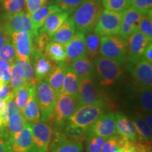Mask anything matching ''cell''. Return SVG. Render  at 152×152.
<instances>
[{"label":"cell","mask_w":152,"mask_h":152,"mask_svg":"<svg viewBox=\"0 0 152 152\" xmlns=\"http://www.w3.org/2000/svg\"><path fill=\"white\" fill-rule=\"evenodd\" d=\"M135 128L137 140L142 142H151V129L144 122V119L141 117H137L132 121Z\"/></svg>","instance_id":"obj_30"},{"label":"cell","mask_w":152,"mask_h":152,"mask_svg":"<svg viewBox=\"0 0 152 152\" xmlns=\"http://www.w3.org/2000/svg\"><path fill=\"white\" fill-rule=\"evenodd\" d=\"M60 11L61 10L57 5L42 6L34 11L33 13L30 14L29 16L32 22L33 23L35 28L37 30H39L43 26L45 20L49 15Z\"/></svg>","instance_id":"obj_26"},{"label":"cell","mask_w":152,"mask_h":152,"mask_svg":"<svg viewBox=\"0 0 152 152\" xmlns=\"http://www.w3.org/2000/svg\"><path fill=\"white\" fill-rule=\"evenodd\" d=\"M152 12L144 14L137 23L138 31L152 39Z\"/></svg>","instance_id":"obj_40"},{"label":"cell","mask_w":152,"mask_h":152,"mask_svg":"<svg viewBox=\"0 0 152 152\" xmlns=\"http://www.w3.org/2000/svg\"><path fill=\"white\" fill-rule=\"evenodd\" d=\"M137 25L128 23L123 21L120 28L118 35L123 39H127L131 35L137 31Z\"/></svg>","instance_id":"obj_47"},{"label":"cell","mask_w":152,"mask_h":152,"mask_svg":"<svg viewBox=\"0 0 152 152\" xmlns=\"http://www.w3.org/2000/svg\"><path fill=\"white\" fill-rule=\"evenodd\" d=\"M64 134L68 139L83 142L86 138L87 130L66 124Z\"/></svg>","instance_id":"obj_39"},{"label":"cell","mask_w":152,"mask_h":152,"mask_svg":"<svg viewBox=\"0 0 152 152\" xmlns=\"http://www.w3.org/2000/svg\"><path fill=\"white\" fill-rule=\"evenodd\" d=\"M8 137V133H7V129L4 125L3 121L0 115V138H7Z\"/></svg>","instance_id":"obj_54"},{"label":"cell","mask_w":152,"mask_h":152,"mask_svg":"<svg viewBox=\"0 0 152 152\" xmlns=\"http://www.w3.org/2000/svg\"><path fill=\"white\" fill-rule=\"evenodd\" d=\"M130 7L146 14L151 12L152 0H130Z\"/></svg>","instance_id":"obj_46"},{"label":"cell","mask_w":152,"mask_h":152,"mask_svg":"<svg viewBox=\"0 0 152 152\" xmlns=\"http://www.w3.org/2000/svg\"><path fill=\"white\" fill-rule=\"evenodd\" d=\"M83 1V0H56L57 6L61 10L65 11L68 14L73 13Z\"/></svg>","instance_id":"obj_44"},{"label":"cell","mask_w":152,"mask_h":152,"mask_svg":"<svg viewBox=\"0 0 152 152\" xmlns=\"http://www.w3.org/2000/svg\"><path fill=\"white\" fill-rule=\"evenodd\" d=\"M35 37L33 33L30 32L11 34V41L16 50L17 58L23 61H30V58L35 50L34 39Z\"/></svg>","instance_id":"obj_9"},{"label":"cell","mask_w":152,"mask_h":152,"mask_svg":"<svg viewBox=\"0 0 152 152\" xmlns=\"http://www.w3.org/2000/svg\"><path fill=\"white\" fill-rule=\"evenodd\" d=\"M68 13L60 11L53 13L47 17L39 31L46 33L52 37L61 26L68 18Z\"/></svg>","instance_id":"obj_22"},{"label":"cell","mask_w":152,"mask_h":152,"mask_svg":"<svg viewBox=\"0 0 152 152\" xmlns=\"http://www.w3.org/2000/svg\"><path fill=\"white\" fill-rule=\"evenodd\" d=\"M72 69L77 74L80 80L86 77H93L94 74V68L92 60L87 56L73 61L70 64Z\"/></svg>","instance_id":"obj_24"},{"label":"cell","mask_w":152,"mask_h":152,"mask_svg":"<svg viewBox=\"0 0 152 152\" xmlns=\"http://www.w3.org/2000/svg\"><path fill=\"white\" fill-rule=\"evenodd\" d=\"M85 45H86L87 56L91 60L97 58L99 55L100 39L99 35L94 33L93 30L85 34Z\"/></svg>","instance_id":"obj_28"},{"label":"cell","mask_w":152,"mask_h":152,"mask_svg":"<svg viewBox=\"0 0 152 152\" xmlns=\"http://www.w3.org/2000/svg\"><path fill=\"white\" fill-rule=\"evenodd\" d=\"M4 7L9 14H14L27 11L26 0H4Z\"/></svg>","instance_id":"obj_38"},{"label":"cell","mask_w":152,"mask_h":152,"mask_svg":"<svg viewBox=\"0 0 152 152\" xmlns=\"http://www.w3.org/2000/svg\"><path fill=\"white\" fill-rule=\"evenodd\" d=\"M144 15L143 13L136 10L132 7H129L126 10L123 11V21L128 23L137 24L140 20Z\"/></svg>","instance_id":"obj_42"},{"label":"cell","mask_w":152,"mask_h":152,"mask_svg":"<svg viewBox=\"0 0 152 152\" xmlns=\"http://www.w3.org/2000/svg\"><path fill=\"white\" fill-rule=\"evenodd\" d=\"M12 152H31L33 146L32 123H27L21 130L7 137Z\"/></svg>","instance_id":"obj_15"},{"label":"cell","mask_w":152,"mask_h":152,"mask_svg":"<svg viewBox=\"0 0 152 152\" xmlns=\"http://www.w3.org/2000/svg\"><path fill=\"white\" fill-rule=\"evenodd\" d=\"M20 112V109H18V107L17 106L16 102H15L14 98L11 99L10 100H9L7 102V104H6V106L4 108V110L2 113L1 114V118L2 119L4 125V127L6 124H7V121L9 118H10L11 115H13L14 114L16 113H19Z\"/></svg>","instance_id":"obj_43"},{"label":"cell","mask_w":152,"mask_h":152,"mask_svg":"<svg viewBox=\"0 0 152 152\" xmlns=\"http://www.w3.org/2000/svg\"><path fill=\"white\" fill-rule=\"evenodd\" d=\"M31 85V84L26 83L22 87L18 88L14 93L15 102H16L17 106L20 109L21 113L25 106H26V103H27L28 96H29L30 88Z\"/></svg>","instance_id":"obj_34"},{"label":"cell","mask_w":152,"mask_h":152,"mask_svg":"<svg viewBox=\"0 0 152 152\" xmlns=\"http://www.w3.org/2000/svg\"><path fill=\"white\" fill-rule=\"evenodd\" d=\"M4 28L9 35L13 33L20 32H30L35 36L38 34V30L34 26L27 11L14 14H7Z\"/></svg>","instance_id":"obj_12"},{"label":"cell","mask_w":152,"mask_h":152,"mask_svg":"<svg viewBox=\"0 0 152 152\" xmlns=\"http://www.w3.org/2000/svg\"><path fill=\"white\" fill-rule=\"evenodd\" d=\"M11 74V64L0 58V80L5 84H9Z\"/></svg>","instance_id":"obj_45"},{"label":"cell","mask_w":152,"mask_h":152,"mask_svg":"<svg viewBox=\"0 0 152 152\" xmlns=\"http://www.w3.org/2000/svg\"><path fill=\"white\" fill-rule=\"evenodd\" d=\"M115 115V128L116 132L119 135L132 142H135L137 140L135 128L132 122L123 113L117 112Z\"/></svg>","instance_id":"obj_18"},{"label":"cell","mask_w":152,"mask_h":152,"mask_svg":"<svg viewBox=\"0 0 152 152\" xmlns=\"http://www.w3.org/2000/svg\"><path fill=\"white\" fill-rule=\"evenodd\" d=\"M14 62L18 64V65H20L23 68V69L25 77H26V83L36 86L39 81L35 77V71H34L32 63L30 61H23L19 59L17 57L16 59H15Z\"/></svg>","instance_id":"obj_37"},{"label":"cell","mask_w":152,"mask_h":152,"mask_svg":"<svg viewBox=\"0 0 152 152\" xmlns=\"http://www.w3.org/2000/svg\"><path fill=\"white\" fill-rule=\"evenodd\" d=\"M144 121L146 124L148 125L149 128H152V115L151 113H144Z\"/></svg>","instance_id":"obj_55"},{"label":"cell","mask_w":152,"mask_h":152,"mask_svg":"<svg viewBox=\"0 0 152 152\" xmlns=\"http://www.w3.org/2000/svg\"><path fill=\"white\" fill-rule=\"evenodd\" d=\"M9 100L10 99H0V115L2 113L3 111L4 110L6 104H7Z\"/></svg>","instance_id":"obj_56"},{"label":"cell","mask_w":152,"mask_h":152,"mask_svg":"<svg viewBox=\"0 0 152 152\" xmlns=\"http://www.w3.org/2000/svg\"><path fill=\"white\" fill-rule=\"evenodd\" d=\"M79 106L77 97L60 92L57 96L54 113L49 120H53L54 123L58 127L64 125L68 118Z\"/></svg>","instance_id":"obj_7"},{"label":"cell","mask_w":152,"mask_h":152,"mask_svg":"<svg viewBox=\"0 0 152 152\" xmlns=\"http://www.w3.org/2000/svg\"><path fill=\"white\" fill-rule=\"evenodd\" d=\"M77 99L80 106L100 105L108 107L111 104L109 98L98 88L92 77H86L80 80Z\"/></svg>","instance_id":"obj_3"},{"label":"cell","mask_w":152,"mask_h":152,"mask_svg":"<svg viewBox=\"0 0 152 152\" xmlns=\"http://www.w3.org/2000/svg\"><path fill=\"white\" fill-rule=\"evenodd\" d=\"M102 11V0H83L71 17L76 29L85 34L92 31Z\"/></svg>","instance_id":"obj_1"},{"label":"cell","mask_w":152,"mask_h":152,"mask_svg":"<svg viewBox=\"0 0 152 152\" xmlns=\"http://www.w3.org/2000/svg\"><path fill=\"white\" fill-rule=\"evenodd\" d=\"M128 140H129L123 137L118 134H115L111 137H109L108 138H106L103 147L102 148V150H101V152L115 151L121 147H123Z\"/></svg>","instance_id":"obj_32"},{"label":"cell","mask_w":152,"mask_h":152,"mask_svg":"<svg viewBox=\"0 0 152 152\" xmlns=\"http://www.w3.org/2000/svg\"><path fill=\"white\" fill-rule=\"evenodd\" d=\"M106 137L94 134H87L85 138V148L87 152H101Z\"/></svg>","instance_id":"obj_33"},{"label":"cell","mask_w":152,"mask_h":152,"mask_svg":"<svg viewBox=\"0 0 152 152\" xmlns=\"http://www.w3.org/2000/svg\"><path fill=\"white\" fill-rule=\"evenodd\" d=\"M11 39L10 35L5 29L4 25H0V49L4 46L6 42H7Z\"/></svg>","instance_id":"obj_50"},{"label":"cell","mask_w":152,"mask_h":152,"mask_svg":"<svg viewBox=\"0 0 152 152\" xmlns=\"http://www.w3.org/2000/svg\"><path fill=\"white\" fill-rule=\"evenodd\" d=\"M35 85H32L30 88L27 103L23 110L22 114L28 123H35L40 121V112L36 99Z\"/></svg>","instance_id":"obj_19"},{"label":"cell","mask_w":152,"mask_h":152,"mask_svg":"<svg viewBox=\"0 0 152 152\" xmlns=\"http://www.w3.org/2000/svg\"><path fill=\"white\" fill-rule=\"evenodd\" d=\"M75 32L76 28L73 20L71 18H68L51 37V40L65 45L73 37Z\"/></svg>","instance_id":"obj_23"},{"label":"cell","mask_w":152,"mask_h":152,"mask_svg":"<svg viewBox=\"0 0 152 152\" xmlns=\"http://www.w3.org/2000/svg\"><path fill=\"white\" fill-rule=\"evenodd\" d=\"M99 54L123 65L127 61V42L118 34L102 36L100 39Z\"/></svg>","instance_id":"obj_2"},{"label":"cell","mask_w":152,"mask_h":152,"mask_svg":"<svg viewBox=\"0 0 152 152\" xmlns=\"http://www.w3.org/2000/svg\"><path fill=\"white\" fill-rule=\"evenodd\" d=\"M46 2L47 0H26L27 13L30 15L39 7L45 5Z\"/></svg>","instance_id":"obj_48"},{"label":"cell","mask_w":152,"mask_h":152,"mask_svg":"<svg viewBox=\"0 0 152 152\" xmlns=\"http://www.w3.org/2000/svg\"><path fill=\"white\" fill-rule=\"evenodd\" d=\"M151 142H134V147L131 152H149L151 151Z\"/></svg>","instance_id":"obj_49"},{"label":"cell","mask_w":152,"mask_h":152,"mask_svg":"<svg viewBox=\"0 0 152 152\" xmlns=\"http://www.w3.org/2000/svg\"><path fill=\"white\" fill-rule=\"evenodd\" d=\"M134 142H132L130 140H128L123 147L114 152H131L134 147Z\"/></svg>","instance_id":"obj_52"},{"label":"cell","mask_w":152,"mask_h":152,"mask_svg":"<svg viewBox=\"0 0 152 152\" xmlns=\"http://www.w3.org/2000/svg\"><path fill=\"white\" fill-rule=\"evenodd\" d=\"M65 49L66 53L65 61L69 65L73 61L87 56L85 33L78 30L75 32L73 37L65 45Z\"/></svg>","instance_id":"obj_16"},{"label":"cell","mask_w":152,"mask_h":152,"mask_svg":"<svg viewBox=\"0 0 152 152\" xmlns=\"http://www.w3.org/2000/svg\"><path fill=\"white\" fill-rule=\"evenodd\" d=\"M115 133V115L113 112L102 114L87 130V134H94L106 138Z\"/></svg>","instance_id":"obj_14"},{"label":"cell","mask_w":152,"mask_h":152,"mask_svg":"<svg viewBox=\"0 0 152 152\" xmlns=\"http://www.w3.org/2000/svg\"><path fill=\"white\" fill-rule=\"evenodd\" d=\"M83 142L68 139L59 134L52 144L50 152H83Z\"/></svg>","instance_id":"obj_20"},{"label":"cell","mask_w":152,"mask_h":152,"mask_svg":"<svg viewBox=\"0 0 152 152\" xmlns=\"http://www.w3.org/2000/svg\"><path fill=\"white\" fill-rule=\"evenodd\" d=\"M26 83V79L25 77L24 71L23 68L18 64L14 62L11 64V74L9 85L11 92L14 93L16 91Z\"/></svg>","instance_id":"obj_29"},{"label":"cell","mask_w":152,"mask_h":152,"mask_svg":"<svg viewBox=\"0 0 152 152\" xmlns=\"http://www.w3.org/2000/svg\"><path fill=\"white\" fill-rule=\"evenodd\" d=\"M44 54L56 64L65 61L66 58L65 45L50 40L45 47Z\"/></svg>","instance_id":"obj_27"},{"label":"cell","mask_w":152,"mask_h":152,"mask_svg":"<svg viewBox=\"0 0 152 152\" xmlns=\"http://www.w3.org/2000/svg\"><path fill=\"white\" fill-rule=\"evenodd\" d=\"M0 152H12L7 138H0Z\"/></svg>","instance_id":"obj_51"},{"label":"cell","mask_w":152,"mask_h":152,"mask_svg":"<svg viewBox=\"0 0 152 152\" xmlns=\"http://www.w3.org/2000/svg\"><path fill=\"white\" fill-rule=\"evenodd\" d=\"M16 58L15 48L11 42V39L6 42L4 46L0 49V58L10 62L11 64L14 62Z\"/></svg>","instance_id":"obj_41"},{"label":"cell","mask_w":152,"mask_h":152,"mask_svg":"<svg viewBox=\"0 0 152 152\" xmlns=\"http://www.w3.org/2000/svg\"><path fill=\"white\" fill-rule=\"evenodd\" d=\"M80 80L78 76L69 66L66 71L60 92L65 93V94L77 97Z\"/></svg>","instance_id":"obj_25"},{"label":"cell","mask_w":152,"mask_h":152,"mask_svg":"<svg viewBox=\"0 0 152 152\" xmlns=\"http://www.w3.org/2000/svg\"><path fill=\"white\" fill-rule=\"evenodd\" d=\"M36 99L40 112V121H48L54 113L57 95L46 80L38 82L35 89Z\"/></svg>","instance_id":"obj_4"},{"label":"cell","mask_w":152,"mask_h":152,"mask_svg":"<svg viewBox=\"0 0 152 152\" xmlns=\"http://www.w3.org/2000/svg\"><path fill=\"white\" fill-rule=\"evenodd\" d=\"M142 58L146 59L150 63H152V45L151 43L149 45L145 50H144Z\"/></svg>","instance_id":"obj_53"},{"label":"cell","mask_w":152,"mask_h":152,"mask_svg":"<svg viewBox=\"0 0 152 152\" xmlns=\"http://www.w3.org/2000/svg\"><path fill=\"white\" fill-rule=\"evenodd\" d=\"M123 18V12L103 9L94 28V32L100 37L118 34Z\"/></svg>","instance_id":"obj_8"},{"label":"cell","mask_w":152,"mask_h":152,"mask_svg":"<svg viewBox=\"0 0 152 152\" xmlns=\"http://www.w3.org/2000/svg\"><path fill=\"white\" fill-rule=\"evenodd\" d=\"M94 68L99 81L103 86L115 83L123 73L121 64L104 56H98L94 59Z\"/></svg>","instance_id":"obj_5"},{"label":"cell","mask_w":152,"mask_h":152,"mask_svg":"<svg viewBox=\"0 0 152 152\" xmlns=\"http://www.w3.org/2000/svg\"><path fill=\"white\" fill-rule=\"evenodd\" d=\"M105 106L100 105H83L68 118L66 124L87 130L91 125L104 113Z\"/></svg>","instance_id":"obj_6"},{"label":"cell","mask_w":152,"mask_h":152,"mask_svg":"<svg viewBox=\"0 0 152 152\" xmlns=\"http://www.w3.org/2000/svg\"><path fill=\"white\" fill-rule=\"evenodd\" d=\"M27 123L21 112L16 113L11 115L5 125L8 136L21 130Z\"/></svg>","instance_id":"obj_31"},{"label":"cell","mask_w":152,"mask_h":152,"mask_svg":"<svg viewBox=\"0 0 152 152\" xmlns=\"http://www.w3.org/2000/svg\"><path fill=\"white\" fill-rule=\"evenodd\" d=\"M54 130L47 122L32 123L33 146L31 152H47Z\"/></svg>","instance_id":"obj_10"},{"label":"cell","mask_w":152,"mask_h":152,"mask_svg":"<svg viewBox=\"0 0 152 152\" xmlns=\"http://www.w3.org/2000/svg\"><path fill=\"white\" fill-rule=\"evenodd\" d=\"M30 62L33 63L35 77L38 81L42 80L48 77L54 69L56 63L49 58L37 49H35L30 58Z\"/></svg>","instance_id":"obj_17"},{"label":"cell","mask_w":152,"mask_h":152,"mask_svg":"<svg viewBox=\"0 0 152 152\" xmlns=\"http://www.w3.org/2000/svg\"><path fill=\"white\" fill-rule=\"evenodd\" d=\"M102 4L107 10L123 12L130 7V0H102Z\"/></svg>","instance_id":"obj_36"},{"label":"cell","mask_w":152,"mask_h":152,"mask_svg":"<svg viewBox=\"0 0 152 152\" xmlns=\"http://www.w3.org/2000/svg\"><path fill=\"white\" fill-rule=\"evenodd\" d=\"M69 64L66 61L56 63L52 73L47 77L46 80L52 90L58 96L61 90V87Z\"/></svg>","instance_id":"obj_21"},{"label":"cell","mask_w":152,"mask_h":152,"mask_svg":"<svg viewBox=\"0 0 152 152\" xmlns=\"http://www.w3.org/2000/svg\"><path fill=\"white\" fill-rule=\"evenodd\" d=\"M139 102L144 113H151L152 92L151 88L139 89Z\"/></svg>","instance_id":"obj_35"},{"label":"cell","mask_w":152,"mask_h":152,"mask_svg":"<svg viewBox=\"0 0 152 152\" xmlns=\"http://www.w3.org/2000/svg\"><path fill=\"white\" fill-rule=\"evenodd\" d=\"M127 68L132 74L134 80L138 83L139 89L151 88L152 63L142 58L134 64L128 63Z\"/></svg>","instance_id":"obj_13"},{"label":"cell","mask_w":152,"mask_h":152,"mask_svg":"<svg viewBox=\"0 0 152 152\" xmlns=\"http://www.w3.org/2000/svg\"><path fill=\"white\" fill-rule=\"evenodd\" d=\"M127 42V60L129 64H134L142 58L146 48L151 43V39L136 31L131 35Z\"/></svg>","instance_id":"obj_11"}]
</instances>
